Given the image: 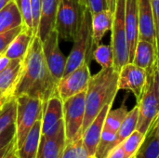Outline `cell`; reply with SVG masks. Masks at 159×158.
<instances>
[{"mask_svg": "<svg viewBox=\"0 0 159 158\" xmlns=\"http://www.w3.org/2000/svg\"><path fill=\"white\" fill-rule=\"evenodd\" d=\"M88 156L89 155L83 143L82 138H80L75 142L66 144L61 158H87Z\"/></svg>", "mask_w": 159, "mask_h": 158, "instance_id": "30", "label": "cell"}, {"mask_svg": "<svg viewBox=\"0 0 159 158\" xmlns=\"http://www.w3.org/2000/svg\"><path fill=\"white\" fill-rule=\"evenodd\" d=\"M128 113H129V110L127 109L125 105H122L119 108L115 109V110H112L111 108L105 117L103 129L110 131V132L117 133V130L119 127L121 126L122 122L124 121L125 117L127 116Z\"/></svg>", "mask_w": 159, "mask_h": 158, "instance_id": "27", "label": "cell"}, {"mask_svg": "<svg viewBox=\"0 0 159 158\" xmlns=\"http://www.w3.org/2000/svg\"><path fill=\"white\" fill-rule=\"evenodd\" d=\"M10 97H12V96H7V95H6V96L2 97V98L0 99V110H1V108H2V106H3V104L6 102V101H7L8 98H10Z\"/></svg>", "mask_w": 159, "mask_h": 158, "instance_id": "42", "label": "cell"}, {"mask_svg": "<svg viewBox=\"0 0 159 158\" xmlns=\"http://www.w3.org/2000/svg\"><path fill=\"white\" fill-rule=\"evenodd\" d=\"M90 77L89 64L88 62H84L78 68L60 79L57 85L59 97L63 102L72 96L82 91H86Z\"/></svg>", "mask_w": 159, "mask_h": 158, "instance_id": "9", "label": "cell"}, {"mask_svg": "<svg viewBox=\"0 0 159 158\" xmlns=\"http://www.w3.org/2000/svg\"><path fill=\"white\" fill-rule=\"evenodd\" d=\"M23 24L21 14L15 0H11L0 10V33L16 28Z\"/></svg>", "mask_w": 159, "mask_h": 158, "instance_id": "24", "label": "cell"}, {"mask_svg": "<svg viewBox=\"0 0 159 158\" xmlns=\"http://www.w3.org/2000/svg\"><path fill=\"white\" fill-rule=\"evenodd\" d=\"M4 96H6V95H5V94H3V93H1V92H0V99H1V98H2V97H4ZM7 96H8V95H7Z\"/></svg>", "mask_w": 159, "mask_h": 158, "instance_id": "45", "label": "cell"}, {"mask_svg": "<svg viewBox=\"0 0 159 158\" xmlns=\"http://www.w3.org/2000/svg\"><path fill=\"white\" fill-rule=\"evenodd\" d=\"M87 158H97L95 156H88Z\"/></svg>", "mask_w": 159, "mask_h": 158, "instance_id": "46", "label": "cell"}, {"mask_svg": "<svg viewBox=\"0 0 159 158\" xmlns=\"http://www.w3.org/2000/svg\"><path fill=\"white\" fill-rule=\"evenodd\" d=\"M116 2H117V0H106L107 7H108V9H110L112 12H115L116 7Z\"/></svg>", "mask_w": 159, "mask_h": 158, "instance_id": "41", "label": "cell"}, {"mask_svg": "<svg viewBox=\"0 0 159 158\" xmlns=\"http://www.w3.org/2000/svg\"><path fill=\"white\" fill-rule=\"evenodd\" d=\"M86 6L79 0H60L56 16L55 30L64 41H74Z\"/></svg>", "mask_w": 159, "mask_h": 158, "instance_id": "5", "label": "cell"}, {"mask_svg": "<svg viewBox=\"0 0 159 158\" xmlns=\"http://www.w3.org/2000/svg\"><path fill=\"white\" fill-rule=\"evenodd\" d=\"M17 115V102L14 96L8 98L0 110V134L14 124Z\"/></svg>", "mask_w": 159, "mask_h": 158, "instance_id": "26", "label": "cell"}, {"mask_svg": "<svg viewBox=\"0 0 159 158\" xmlns=\"http://www.w3.org/2000/svg\"><path fill=\"white\" fill-rule=\"evenodd\" d=\"M83 4L89 8L91 14L108 8L106 0H84Z\"/></svg>", "mask_w": 159, "mask_h": 158, "instance_id": "35", "label": "cell"}, {"mask_svg": "<svg viewBox=\"0 0 159 158\" xmlns=\"http://www.w3.org/2000/svg\"><path fill=\"white\" fill-rule=\"evenodd\" d=\"M19 10L21 14L23 24L30 30L33 31V19H32V8L31 0H15Z\"/></svg>", "mask_w": 159, "mask_h": 158, "instance_id": "31", "label": "cell"}, {"mask_svg": "<svg viewBox=\"0 0 159 158\" xmlns=\"http://www.w3.org/2000/svg\"><path fill=\"white\" fill-rule=\"evenodd\" d=\"M59 39L58 32L54 29L42 41V48L47 65L57 82L63 76L66 65V59L59 46Z\"/></svg>", "mask_w": 159, "mask_h": 158, "instance_id": "10", "label": "cell"}, {"mask_svg": "<svg viewBox=\"0 0 159 158\" xmlns=\"http://www.w3.org/2000/svg\"><path fill=\"white\" fill-rule=\"evenodd\" d=\"M42 0H31V8H32V19H33V33L34 35L37 34L39 18H40V8H41Z\"/></svg>", "mask_w": 159, "mask_h": 158, "instance_id": "33", "label": "cell"}, {"mask_svg": "<svg viewBox=\"0 0 159 158\" xmlns=\"http://www.w3.org/2000/svg\"><path fill=\"white\" fill-rule=\"evenodd\" d=\"M139 117L136 130L146 134L159 115V98L155 82V69L147 73V83L145 88L137 101Z\"/></svg>", "mask_w": 159, "mask_h": 158, "instance_id": "6", "label": "cell"}, {"mask_svg": "<svg viewBox=\"0 0 159 158\" xmlns=\"http://www.w3.org/2000/svg\"><path fill=\"white\" fill-rule=\"evenodd\" d=\"M74 46L66 59L63 76L67 75L84 62L90 64L93 50L91 47V13L86 7L83 10L80 26L74 39Z\"/></svg>", "mask_w": 159, "mask_h": 158, "instance_id": "3", "label": "cell"}, {"mask_svg": "<svg viewBox=\"0 0 159 158\" xmlns=\"http://www.w3.org/2000/svg\"><path fill=\"white\" fill-rule=\"evenodd\" d=\"M111 47L114 53V69L117 72L129 62L125 27V0H117L111 29Z\"/></svg>", "mask_w": 159, "mask_h": 158, "instance_id": "8", "label": "cell"}, {"mask_svg": "<svg viewBox=\"0 0 159 158\" xmlns=\"http://www.w3.org/2000/svg\"><path fill=\"white\" fill-rule=\"evenodd\" d=\"M41 140V119H38L26 135L21 145L16 149L18 158H36Z\"/></svg>", "mask_w": 159, "mask_h": 158, "instance_id": "21", "label": "cell"}, {"mask_svg": "<svg viewBox=\"0 0 159 158\" xmlns=\"http://www.w3.org/2000/svg\"><path fill=\"white\" fill-rule=\"evenodd\" d=\"M12 158H18V156H16V153L14 154V156H13V157H12Z\"/></svg>", "mask_w": 159, "mask_h": 158, "instance_id": "47", "label": "cell"}, {"mask_svg": "<svg viewBox=\"0 0 159 158\" xmlns=\"http://www.w3.org/2000/svg\"><path fill=\"white\" fill-rule=\"evenodd\" d=\"M114 21V12L106 8L91 14V47L94 51L108 31H111Z\"/></svg>", "mask_w": 159, "mask_h": 158, "instance_id": "17", "label": "cell"}, {"mask_svg": "<svg viewBox=\"0 0 159 158\" xmlns=\"http://www.w3.org/2000/svg\"><path fill=\"white\" fill-rule=\"evenodd\" d=\"M134 158H159V123L155 121Z\"/></svg>", "mask_w": 159, "mask_h": 158, "instance_id": "23", "label": "cell"}, {"mask_svg": "<svg viewBox=\"0 0 159 158\" xmlns=\"http://www.w3.org/2000/svg\"><path fill=\"white\" fill-rule=\"evenodd\" d=\"M92 59L102 67L109 68L114 67V53L111 45L100 44L97 46L93 51Z\"/></svg>", "mask_w": 159, "mask_h": 158, "instance_id": "28", "label": "cell"}, {"mask_svg": "<svg viewBox=\"0 0 159 158\" xmlns=\"http://www.w3.org/2000/svg\"><path fill=\"white\" fill-rule=\"evenodd\" d=\"M33 37H34L33 31L28 29L24 25L22 30L12 40L8 47L5 51L4 55L10 60L23 59L27 53V50L29 48Z\"/></svg>", "mask_w": 159, "mask_h": 158, "instance_id": "22", "label": "cell"}, {"mask_svg": "<svg viewBox=\"0 0 159 158\" xmlns=\"http://www.w3.org/2000/svg\"><path fill=\"white\" fill-rule=\"evenodd\" d=\"M145 135L141 133L138 130L132 132L120 145L122 146L125 155L128 158H134L136 154L138 153L139 149L141 148Z\"/></svg>", "mask_w": 159, "mask_h": 158, "instance_id": "29", "label": "cell"}, {"mask_svg": "<svg viewBox=\"0 0 159 158\" xmlns=\"http://www.w3.org/2000/svg\"><path fill=\"white\" fill-rule=\"evenodd\" d=\"M16 149H17V147H15V148H14V149H13V150H12V151H11V152H10L9 154H8V155H7V156L6 158H12V157H13L14 154L16 153Z\"/></svg>", "mask_w": 159, "mask_h": 158, "instance_id": "44", "label": "cell"}, {"mask_svg": "<svg viewBox=\"0 0 159 158\" xmlns=\"http://www.w3.org/2000/svg\"><path fill=\"white\" fill-rule=\"evenodd\" d=\"M147 83V72L138 65L129 62L118 72V90H129L138 101Z\"/></svg>", "mask_w": 159, "mask_h": 158, "instance_id": "12", "label": "cell"}, {"mask_svg": "<svg viewBox=\"0 0 159 158\" xmlns=\"http://www.w3.org/2000/svg\"><path fill=\"white\" fill-rule=\"evenodd\" d=\"M138 16L139 40H145L157 46L152 0H138Z\"/></svg>", "mask_w": 159, "mask_h": 158, "instance_id": "14", "label": "cell"}, {"mask_svg": "<svg viewBox=\"0 0 159 158\" xmlns=\"http://www.w3.org/2000/svg\"><path fill=\"white\" fill-rule=\"evenodd\" d=\"M23 59L11 60L9 64L0 73V92L13 96L17 82L20 78Z\"/></svg>", "mask_w": 159, "mask_h": 158, "instance_id": "20", "label": "cell"}, {"mask_svg": "<svg viewBox=\"0 0 159 158\" xmlns=\"http://www.w3.org/2000/svg\"><path fill=\"white\" fill-rule=\"evenodd\" d=\"M23 26L24 25L21 24L16 28L11 29V30L6 31L4 33H0V53H2V54L5 53V51L7 50V48L8 47V46L12 42V40L22 30Z\"/></svg>", "mask_w": 159, "mask_h": 158, "instance_id": "32", "label": "cell"}, {"mask_svg": "<svg viewBox=\"0 0 159 158\" xmlns=\"http://www.w3.org/2000/svg\"><path fill=\"white\" fill-rule=\"evenodd\" d=\"M79 1H80L81 3H83V1H84V0H79Z\"/></svg>", "mask_w": 159, "mask_h": 158, "instance_id": "48", "label": "cell"}, {"mask_svg": "<svg viewBox=\"0 0 159 158\" xmlns=\"http://www.w3.org/2000/svg\"><path fill=\"white\" fill-rule=\"evenodd\" d=\"M60 0H42L37 35L43 41L55 29L56 16Z\"/></svg>", "mask_w": 159, "mask_h": 158, "instance_id": "19", "label": "cell"}, {"mask_svg": "<svg viewBox=\"0 0 159 158\" xmlns=\"http://www.w3.org/2000/svg\"><path fill=\"white\" fill-rule=\"evenodd\" d=\"M154 18H155V28H156V37H157V50L159 57V0H152Z\"/></svg>", "mask_w": 159, "mask_h": 158, "instance_id": "36", "label": "cell"}, {"mask_svg": "<svg viewBox=\"0 0 159 158\" xmlns=\"http://www.w3.org/2000/svg\"><path fill=\"white\" fill-rule=\"evenodd\" d=\"M17 147V143H16V138L10 142L8 143L7 145H6L5 147H3L1 150H0V158H6L7 156V155L15 148Z\"/></svg>", "mask_w": 159, "mask_h": 158, "instance_id": "38", "label": "cell"}, {"mask_svg": "<svg viewBox=\"0 0 159 158\" xmlns=\"http://www.w3.org/2000/svg\"><path fill=\"white\" fill-rule=\"evenodd\" d=\"M16 138V125L15 123L10 125L0 134V150L10 143Z\"/></svg>", "mask_w": 159, "mask_h": 158, "instance_id": "34", "label": "cell"}, {"mask_svg": "<svg viewBox=\"0 0 159 158\" xmlns=\"http://www.w3.org/2000/svg\"><path fill=\"white\" fill-rule=\"evenodd\" d=\"M106 158H128L125 155V152L121 145L116 146L115 149H113Z\"/></svg>", "mask_w": 159, "mask_h": 158, "instance_id": "37", "label": "cell"}, {"mask_svg": "<svg viewBox=\"0 0 159 158\" xmlns=\"http://www.w3.org/2000/svg\"><path fill=\"white\" fill-rule=\"evenodd\" d=\"M118 91V72L114 67L102 68L99 73L91 75L86 90V112L82 134L105 105L114 103Z\"/></svg>", "mask_w": 159, "mask_h": 158, "instance_id": "2", "label": "cell"}, {"mask_svg": "<svg viewBox=\"0 0 159 158\" xmlns=\"http://www.w3.org/2000/svg\"><path fill=\"white\" fill-rule=\"evenodd\" d=\"M125 27L129 62L132 61L136 45L139 41L138 0H125Z\"/></svg>", "mask_w": 159, "mask_h": 158, "instance_id": "13", "label": "cell"}, {"mask_svg": "<svg viewBox=\"0 0 159 158\" xmlns=\"http://www.w3.org/2000/svg\"><path fill=\"white\" fill-rule=\"evenodd\" d=\"M65 146L64 129L51 136H41L36 158H61Z\"/></svg>", "mask_w": 159, "mask_h": 158, "instance_id": "16", "label": "cell"}, {"mask_svg": "<svg viewBox=\"0 0 159 158\" xmlns=\"http://www.w3.org/2000/svg\"><path fill=\"white\" fill-rule=\"evenodd\" d=\"M2 55H4V54H2V53H0V57H1Z\"/></svg>", "mask_w": 159, "mask_h": 158, "instance_id": "49", "label": "cell"}, {"mask_svg": "<svg viewBox=\"0 0 159 158\" xmlns=\"http://www.w3.org/2000/svg\"><path fill=\"white\" fill-rule=\"evenodd\" d=\"M62 129H64L63 102L55 95L43 102L41 136H51Z\"/></svg>", "mask_w": 159, "mask_h": 158, "instance_id": "11", "label": "cell"}, {"mask_svg": "<svg viewBox=\"0 0 159 158\" xmlns=\"http://www.w3.org/2000/svg\"><path fill=\"white\" fill-rule=\"evenodd\" d=\"M138 117H139V109H138V105L136 104L134 108L129 111L127 116L125 117L124 121L122 122L121 126L117 130L116 137V147L120 145L132 132L136 130Z\"/></svg>", "mask_w": 159, "mask_h": 158, "instance_id": "25", "label": "cell"}, {"mask_svg": "<svg viewBox=\"0 0 159 158\" xmlns=\"http://www.w3.org/2000/svg\"><path fill=\"white\" fill-rule=\"evenodd\" d=\"M86 112V91L63 101V123L66 144L82 138Z\"/></svg>", "mask_w": 159, "mask_h": 158, "instance_id": "7", "label": "cell"}, {"mask_svg": "<svg viewBox=\"0 0 159 158\" xmlns=\"http://www.w3.org/2000/svg\"><path fill=\"white\" fill-rule=\"evenodd\" d=\"M11 0H0V10H2L7 3H9Z\"/></svg>", "mask_w": 159, "mask_h": 158, "instance_id": "43", "label": "cell"}, {"mask_svg": "<svg viewBox=\"0 0 159 158\" xmlns=\"http://www.w3.org/2000/svg\"><path fill=\"white\" fill-rule=\"evenodd\" d=\"M157 58L158 56L156 45L145 40H139L136 45L131 62L149 73L156 68Z\"/></svg>", "mask_w": 159, "mask_h": 158, "instance_id": "18", "label": "cell"}, {"mask_svg": "<svg viewBox=\"0 0 159 158\" xmlns=\"http://www.w3.org/2000/svg\"><path fill=\"white\" fill-rule=\"evenodd\" d=\"M10 59H8L7 57H6L5 55H2L0 57V73L9 64L10 62Z\"/></svg>", "mask_w": 159, "mask_h": 158, "instance_id": "40", "label": "cell"}, {"mask_svg": "<svg viewBox=\"0 0 159 158\" xmlns=\"http://www.w3.org/2000/svg\"><path fill=\"white\" fill-rule=\"evenodd\" d=\"M112 105L113 103H109L105 105L82 134L83 143L89 156H95L98 144L101 140L102 132L103 129L105 117L109 110L112 108Z\"/></svg>", "mask_w": 159, "mask_h": 158, "instance_id": "15", "label": "cell"}, {"mask_svg": "<svg viewBox=\"0 0 159 158\" xmlns=\"http://www.w3.org/2000/svg\"><path fill=\"white\" fill-rule=\"evenodd\" d=\"M17 115H16V143L19 148L24 141L26 135L34 125L41 119L43 112V102L38 98H34L26 94L16 96Z\"/></svg>", "mask_w": 159, "mask_h": 158, "instance_id": "4", "label": "cell"}, {"mask_svg": "<svg viewBox=\"0 0 159 158\" xmlns=\"http://www.w3.org/2000/svg\"><path fill=\"white\" fill-rule=\"evenodd\" d=\"M155 82H156L157 90V94H158L159 98V57L157 58V65H156V68H155Z\"/></svg>", "mask_w": 159, "mask_h": 158, "instance_id": "39", "label": "cell"}, {"mask_svg": "<svg viewBox=\"0 0 159 158\" xmlns=\"http://www.w3.org/2000/svg\"><path fill=\"white\" fill-rule=\"evenodd\" d=\"M57 85L58 82L54 79L47 65L42 41L35 34L22 60L20 78L15 87L13 96L26 94L38 98L45 102L49 98L58 95Z\"/></svg>", "mask_w": 159, "mask_h": 158, "instance_id": "1", "label": "cell"}]
</instances>
